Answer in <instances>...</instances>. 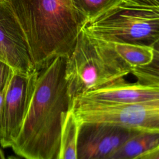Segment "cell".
Segmentation results:
<instances>
[{"label": "cell", "mask_w": 159, "mask_h": 159, "mask_svg": "<svg viewBox=\"0 0 159 159\" xmlns=\"http://www.w3.org/2000/svg\"><path fill=\"white\" fill-rule=\"evenodd\" d=\"M66 57L55 58L39 71L20 133L12 145L24 159H57L63 116L71 107L65 78Z\"/></svg>", "instance_id": "6da1fadb"}, {"label": "cell", "mask_w": 159, "mask_h": 159, "mask_svg": "<svg viewBox=\"0 0 159 159\" xmlns=\"http://www.w3.org/2000/svg\"><path fill=\"white\" fill-rule=\"evenodd\" d=\"M9 3L38 71L57 57L68 58L88 22L72 0H9Z\"/></svg>", "instance_id": "7a4b0ae2"}, {"label": "cell", "mask_w": 159, "mask_h": 159, "mask_svg": "<svg viewBox=\"0 0 159 159\" xmlns=\"http://www.w3.org/2000/svg\"><path fill=\"white\" fill-rule=\"evenodd\" d=\"M132 68L109 42L94 39L81 30L66 62L69 96L73 101L84 93L125 77Z\"/></svg>", "instance_id": "3957f363"}, {"label": "cell", "mask_w": 159, "mask_h": 159, "mask_svg": "<svg viewBox=\"0 0 159 159\" xmlns=\"http://www.w3.org/2000/svg\"><path fill=\"white\" fill-rule=\"evenodd\" d=\"M82 30L105 42L154 47L159 44V6L122 0L88 22Z\"/></svg>", "instance_id": "277c9868"}, {"label": "cell", "mask_w": 159, "mask_h": 159, "mask_svg": "<svg viewBox=\"0 0 159 159\" xmlns=\"http://www.w3.org/2000/svg\"><path fill=\"white\" fill-rule=\"evenodd\" d=\"M70 109L79 124L99 123L139 131L159 132V101L137 104L72 101Z\"/></svg>", "instance_id": "5b68a950"}, {"label": "cell", "mask_w": 159, "mask_h": 159, "mask_svg": "<svg viewBox=\"0 0 159 159\" xmlns=\"http://www.w3.org/2000/svg\"><path fill=\"white\" fill-rule=\"evenodd\" d=\"M39 71L31 75L14 72L4 91L0 144L11 147L21 130L34 93Z\"/></svg>", "instance_id": "8992f818"}, {"label": "cell", "mask_w": 159, "mask_h": 159, "mask_svg": "<svg viewBox=\"0 0 159 159\" xmlns=\"http://www.w3.org/2000/svg\"><path fill=\"white\" fill-rule=\"evenodd\" d=\"M0 60L16 73L29 75L37 71L25 34L8 2H0Z\"/></svg>", "instance_id": "52a82bcc"}, {"label": "cell", "mask_w": 159, "mask_h": 159, "mask_svg": "<svg viewBox=\"0 0 159 159\" xmlns=\"http://www.w3.org/2000/svg\"><path fill=\"white\" fill-rule=\"evenodd\" d=\"M141 132L105 124H79L78 159H108L127 139Z\"/></svg>", "instance_id": "ba28073f"}, {"label": "cell", "mask_w": 159, "mask_h": 159, "mask_svg": "<svg viewBox=\"0 0 159 159\" xmlns=\"http://www.w3.org/2000/svg\"><path fill=\"white\" fill-rule=\"evenodd\" d=\"M159 101V87L129 83L124 78L84 93L72 101L101 104H137Z\"/></svg>", "instance_id": "9c48e42d"}, {"label": "cell", "mask_w": 159, "mask_h": 159, "mask_svg": "<svg viewBox=\"0 0 159 159\" xmlns=\"http://www.w3.org/2000/svg\"><path fill=\"white\" fill-rule=\"evenodd\" d=\"M159 148V132H141L127 139L108 159H135Z\"/></svg>", "instance_id": "30bf717a"}, {"label": "cell", "mask_w": 159, "mask_h": 159, "mask_svg": "<svg viewBox=\"0 0 159 159\" xmlns=\"http://www.w3.org/2000/svg\"><path fill=\"white\" fill-rule=\"evenodd\" d=\"M79 128L71 109L62 117L61 132L57 159H78L77 137Z\"/></svg>", "instance_id": "8fae6325"}, {"label": "cell", "mask_w": 159, "mask_h": 159, "mask_svg": "<svg viewBox=\"0 0 159 159\" xmlns=\"http://www.w3.org/2000/svg\"><path fill=\"white\" fill-rule=\"evenodd\" d=\"M117 54L132 68L149 63L153 58L155 50L158 47L109 42Z\"/></svg>", "instance_id": "7c38bea8"}, {"label": "cell", "mask_w": 159, "mask_h": 159, "mask_svg": "<svg viewBox=\"0 0 159 159\" xmlns=\"http://www.w3.org/2000/svg\"><path fill=\"white\" fill-rule=\"evenodd\" d=\"M130 73L135 76L137 83L148 86L159 87L158 47L155 50L154 57L151 62L132 68Z\"/></svg>", "instance_id": "4fadbf2b"}, {"label": "cell", "mask_w": 159, "mask_h": 159, "mask_svg": "<svg viewBox=\"0 0 159 159\" xmlns=\"http://www.w3.org/2000/svg\"><path fill=\"white\" fill-rule=\"evenodd\" d=\"M122 0H72L75 7L88 22L120 2Z\"/></svg>", "instance_id": "5bb4252c"}, {"label": "cell", "mask_w": 159, "mask_h": 159, "mask_svg": "<svg viewBox=\"0 0 159 159\" xmlns=\"http://www.w3.org/2000/svg\"><path fill=\"white\" fill-rule=\"evenodd\" d=\"M14 72L10 66L0 60V93L4 91Z\"/></svg>", "instance_id": "9a60e30c"}, {"label": "cell", "mask_w": 159, "mask_h": 159, "mask_svg": "<svg viewBox=\"0 0 159 159\" xmlns=\"http://www.w3.org/2000/svg\"><path fill=\"white\" fill-rule=\"evenodd\" d=\"M135 4L148 6H159V0H125Z\"/></svg>", "instance_id": "2e32d148"}, {"label": "cell", "mask_w": 159, "mask_h": 159, "mask_svg": "<svg viewBox=\"0 0 159 159\" xmlns=\"http://www.w3.org/2000/svg\"><path fill=\"white\" fill-rule=\"evenodd\" d=\"M3 96H4V92L3 93H0V139H1V135H2L1 120H2V107Z\"/></svg>", "instance_id": "e0dca14e"}, {"label": "cell", "mask_w": 159, "mask_h": 159, "mask_svg": "<svg viewBox=\"0 0 159 159\" xmlns=\"http://www.w3.org/2000/svg\"><path fill=\"white\" fill-rule=\"evenodd\" d=\"M150 152H147V153H144V154H143V155L139 156V157L138 158H137L136 159H148V158H149L148 157H149V153H150Z\"/></svg>", "instance_id": "ac0fdd59"}, {"label": "cell", "mask_w": 159, "mask_h": 159, "mask_svg": "<svg viewBox=\"0 0 159 159\" xmlns=\"http://www.w3.org/2000/svg\"><path fill=\"white\" fill-rule=\"evenodd\" d=\"M0 159H6L4 154L2 150V149L0 147Z\"/></svg>", "instance_id": "d6986e66"}, {"label": "cell", "mask_w": 159, "mask_h": 159, "mask_svg": "<svg viewBox=\"0 0 159 159\" xmlns=\"http://www.w3.org/2000/svg\"><path fill=\"white\" fill-rule=\"evenodd\" d=\"M7 159H24L23 158H21L20 157H16V156H9Z\"/></svg>", "instance_id": "ffe728a7"}, {"label": "cell", "mask_w": 159, "mask_h": 159, "mask_svg": "<svg viewBox=\"0 0 159 159\" xmlns=\"http://www.w3.org/2000/svg\"><path fill=\"white\" fill-rule=\"evenodd\" d=\"M9 0H0V2H9Z\"/></svg>", "instance_id": "44dd1931"}, {"label": "cell", "mask_w": 159, "mask_h": 159, "mask_svg": "<svg viewBox=\"0 0 159 159\" xmlns=\"http://www.w3.org/2000/svg\"><path fill=\"white\" fill-rule=\"evenodd\" d=\"M137 158H138V157H137ZM136 158H135V159H136Z\"/></svg>", "instance_id": "7402d4cb"}]
</instances>
